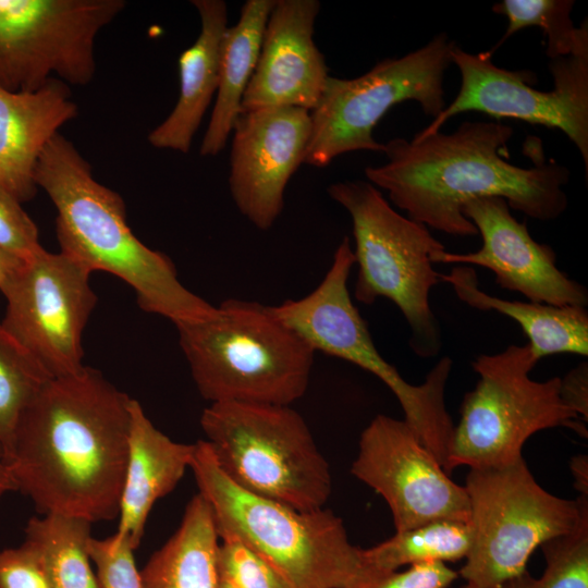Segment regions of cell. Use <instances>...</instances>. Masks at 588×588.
Listing matches in <instances>:
<instances>
[{"instance_id": "6da1fadb", "label": "cell", "mask_w": 588, "mask_h": 588, "mask_svg": "<svg viewBox=\"0 0 588 588\" xmlns=\"http://www.w3.org/2000/svg\"><path fill=\"white\" fill-rule=\"evenodd\" d=\"M131 400L90 367L50 378L23 411L7 456L16 491L41 515L118 517Z\"/></svg>"}, {"instance_id": "7a4b0ae2", "label": "cell", "mask_w": 588, "mask_h": 588, "mask_svg": "<svg viewBox=\"0 0 588 588\" xmlns=\"http://www.w3.org/2000/svg\"><path fill=\"white\" fill-rule=\"evenodd\" d=\"M513 134L501 122L466 121L449 134L396 137L384 144L388 161L367 167L365 175L408 218L451 235L478 234L462 212L476 197H501L530 218L556 219L567 208L568 170L555 161H535L530 168L511 163Z\"/></svg>"}, {"instance_id": "3957f363", "label": "cell", "mask_w": 588, "mask_h": 588, "mask_svg": "<svg viewBox=\"0 0 588 588\" xmlns=\"http://www.w3.org/2000/svg\"><path fill=\"white\" fill-rule=\"evenodd\" d=\"M35 182L56 210L61 253L90 272H110L130 284L139 307L175 326L211 318L217 307L188 291L171 259L143 244L126 221L125 204L97 182L72 142L56 134L42 150Z\"/></svg>"}, {"instance_id": "277c9868", "label": "cell", "mask_w": 588, "mask_h": 588, "mask_svg": "<svg viewBox=\"0 0 588 588\" xmlns=\"http://www.w3.org/2000/svg\"><path fill=\"white\" fill-rule=\"evenodd\" d=\"M189 468L219 538L256 552L294 588H344L360 573V548L351 543L332 511H302L243 489L221 469L205 440L195 442Z\"/></svg>"}, {"instance_id": "5b68a950", "label": "cell", "mask_w": 588, "mask_h": 588, "mask_svg": "<svg viewBox=\"0 0 588 588\" xmlns=\"http://www.w3.org/2000/svg\"><path fill=\"white\" fill-rule=\"evenodd\" d=\"M175 327L196 388L210 403L291 405L307 391L316 352L271 306L230 298L211 318Z\"/></svg>"}, {"instance_id": "8992f818", "label": "cell", "mask_w": 588, "mask_h": 588, "mask_svg": "<svg viewBox=\"0 0 588 588\" xmlns=\"http://www.w3.org/2000/svg\"><path fill=\"white\" fill-rule=\"evenodd\" d=\"M354 265L351 242L344 237L328 272L313 292L271 309L315 352L347 360L381 380L397 399L404 420L444 469L454 432L444 397L453 362L443 357L422 383L407 382L378 352L366 321L352 301L347 281Z\"/></svg>"}, {"instance_id": "52a82bcc", "label": "cell", "mask_w": 588, "mask_h": 588, "mask_svg": "<svg viewBox=\"0 0 588 588\" xmlns=\"http://www.w3.org/2000/svg\"><path fill=\"white\" fill-rule=\"evenodd\" d=\"M200 427L218 465L243 489L302 511L329 500V463L291 405L210 403Z\"/></svg>"}, {"instance_id": "ba28073f", "label": "cell", "mask_w": 588, "mask_h": 588, "mask_svg": "<svg viewBox=\"0 0 588 588\" xmlns=\"http://www.w3.org/2000/svg\"><path fill=\"white\" fill-rule=\"evenodd\" d=\"M327 191L352 218L356 301L370 305L379 297L390 299L411 329L414 353L424 358L438 355L441 330L429 295L441 282L431 255L444 249L443 244L426 225L395 211L368 181L338 182Z\"/></svg>"}, {"instance_id": "9c48e42d", "label": "cell", "mask_w": 588, "mask_h": 588, "mask_svg": "<svg viewBox=\"0 0 588 588\" xmlns=\"http://www.w3.org/2000/svg\"><path fill=\"white\" fill-rule=\"evenodd\" d=\"M537 363L528 343L481 354L471 362L479 378L461 405L444 468L448 474L462 465L514 464L524 458L526 441L540 430L568 427L587 437L577 414L561 399V378L536 381L529 377Z\"/></svg>"}, {"instance_id": "30bf717a", "label": "cell", "mask_w": 588, "mask_h": 588, "mask_svg": "<svg viewBox=\"0 0 588 588\" xmlns=\"http://www.w3.org/2000/svg\"><path fill=\"white\" fill-rule=\"evenodd\" d=\"M464 487L473 543L458 575L473 588H499L526 569L537 548L571 532L588 516V497L567 500L549 493L524 458L470 468Z\"/></svg>"}, {"instance_id": "8fae6325", "label": "cell", "mask_w": 588, "mask_h": 588, "mask_svg": "<svg viewBox=\"0 0 588 588\" xmlns=\"http://www.w3.org/2000/svg\"><path fill=\"white\" fill-rule=\"evenodd\" d=\"M455 41L441 33L425 46L400 58H387L351 79L329 76L310 111V135L304 163L322 168L343 154L383 151L373 130L404 101H416L433 119L445 107L443 81L452 64Z\"/></svg>"}, {"instance_id": "7c38bea8", "label": "cell", "mask_w": 588, "mask_h": 588, "mask_svg": "<svg viewBox=\"0 0 588 588\" xmlns=\"http://www.w3.org/2000/svg\"><path fill=\"white\" fill-rule=\"evenodd\" d=\"M123 0H0V87L34 91L56 77L84 86L95 71V40Z\"/></svg>"}, {"instance_id": "4fadbf2b", "label": "cell", "mask_w": 588, "mask_h": 588, "mask_svg": "<svg viewBox=\"0 0 588 588\" xmlns=\"http://www.w3.org/2000/svg\"><path fill=\"white\" fill-rule=\"evenodd\" d=\"M451 57L461 75L458 94L416 137L439 132L456 114L478 111L561 130L588 172V34L569 56L550 60L554 88L548 91L532 87L531 72L494 65L488 51L475 54L455 45Z\"/></svg>"}, {"instance_id": "5bb4252c", "label": "cell", "mask_w": 588, "mask_h": 588, "mask_svg": "<svg viewBox=\"0 0 588 588\" xmlns=\"http://www.w3.org/2000/svg\"><path fill=\"white\" fill-rule=\"evenodd\" d=\"M90 273L61 252L42 249L1 290L7 299L2 326L52 378L85 367L82 335L97 303Z\"/></svg>"}, {"instance_id": "9a60e30c", "label": "cell", "mask_w": 588, "mask_h": 588, "mask_svg": "<svg viewBox=\"0 0 588 588\" xmlns=\"http://www.w3.org/2000/svg\"><path fill=\"white\" fill-rule=\"evenodd\" d=\"M351 473L387 502L396 531L434 520H470L454 482L405 420L376 416L360 434Z\"/></svg>"}, {"instance_id": "2e32d148", "label": "cell", "mask_w": 588, "mask_h": 588, "mask_svg": "<svg viewBox=\"0 0 588 588\" xmlns=\"http://www.w3.org/2000/svg\"><path fill=\"white\" fill-rule=\"evenodd\" d=\"M232 134V198L248 221L268 230L282 212L290 179L304 163L310 112L297 107L243 111Z\"/></svg>"}, {"instance_id": "e0dca14e", "label": "cell", "mask_w": 588, "mask_h": 588, "mask_svg": "<svg viewBox=\"0 0 588 588\" xmlns=\"http://www.w3.org/2000/svg\"><path fill=\"white\" fill-rule=\"evenodd\" d=\"M462 212L481 235V248L464 254L441 249L431 255L432 264L487 268L494 273L499 286L518 292L531 303L587 305V289L558 268L553 249L530 236L526 224L512 216L505 199L471 198L463 205Z\"/></svg>"}, {"instance_id": "ac0fdd59", "label": "cell", "mask_w": 588, "mask_h": 588, "mask_svg": "<svg viewBox=\"0 0 588 588\" xmlns=\"http://www.w3.org/2000/svg\"><path fill=\"white\" fill-rule=\"evenodd\" d=\"M319 10L317 0H275L242 112L271 107L310 112L317 106L330 76L314 40Z\"/></svg>"}, {"instance_id": "d6986e66", "label": "cell", "mask_w": 588, "mask_h": 588, "mask_svg": "<svg viewBox=\"0 0 588 588\" xmlns=\"http://www.w3.org/2000/svg\"><path fill=\"white\" fill-rule=\"evenodd\" d=\"M77 113L69 85L57 77L34 91L0 87V185L21 203L37 192L35 170L42 150Z\"/></svg>"}, {"instance_id": "ffe728a7", "label": "cell", "mask_w": 588, "mask_h": 588, "mask_svg": "<svg viewBox=\"0 0 588 588\" xmlns=\"http://www.w3.org/2000/svg\"><path fill=\"white\" fill-rule=\"evenodd\" d=\"M127 462L117 534L135 549L154 504L171 492L189 468L195 443H180L158 430L138 401L130 403Z\"/></svg>"}, {"instance_id": "44dd1931", "label": "cell", "mask_w": 588, "mask_h": 588, "mask_svg": "<svg viewBox=\"0 0 588 588\" xmlns=\"http://www.w3.org/2000/svg\"><path fill=\"white\" fill-rule=\"evenodd\" d=\"M201 28L195 42L179 58L180 93L167 119L148 135L159 149L187 154L204 114L219 84L220 48L228 28V10L222 0H193Z\"/></svg>"}, {"instance_id": "7402d4cb", "label": "cell", "mask_w": 588, "mask_h": 588, "mask_svg": "<svg viewBox=\"0 0 588 588\" xmlns=\"http://www.w3.org/2000/svg\"><path fill=\"white\" fill-rule=\"evenodd\" d=\"M441 281L453 287L456 296L478 310H494L515 320L528 338L534 357L554 354H588V313L585 307L551 306L531 302L509 301L489 295L478 286L471 266L458 265Z\"/></svg>"}, {"instance_id": "603a6c76", "label": "cell", "mask_w": 588, "mask_h": 588, "mask_svg": "<svg viewBox=\"0 0 588 588\" xmlns=\"http://www.w3.org/2000/svg\"><path fill=\"white\" fill-rule=\"evenodd\" d=\"M275 0H247L235 25L225 29L220 48L217 98L200 145V155L217 156L242 112V100L254 74L267 20Z\"/></svg>"}, {"instance_id": "cb8c5ba5", "label": "cell", "mask_w": 588, "mask_h": 588, "mask_svg": "<svg viewBox=\"0 0 588 588\" xmlns=\"http://www.w3.org/2000/svg\"><path fill=\"white\" fill-rule=\"evenodd\" d=\"M219 539L211 509L197 493L179 528L139 571L142 588H218Z\"/></svg>"}, {"instance_id": "d4e9b609", "label": "cell", "mask_w": 588, "mask_h": 588, "mask_svg": "<svg viewBox=\"0 0 588 588\" xmlns=\"http://www.w3.org/2000/svg\"><path fill=\"white\" fill-rule=\"evenodd\" d=\"M90 526L84 518L60 514L27 522L24 542L36 552L50 588H99L87 549Z\"/></svg>"}, {"instance_id": "484cf974", "label": "cell", "mask_w": 588, "mask_h": 588, "mask_svg": "<svg viewBox=\"0 0 588 588\" xmlns=\"http://www.w3.org/2000/svg\"><path fill=\"white\" fill-rule=\"evenodd\" d=\"M473 543L469 522L434 520L404 531L368 549H359L362 566L389 572L402 566L466 559Z\"/></svg>"}, {"instance_id": "4316f807", "label": "cell", "mask_w": 588, "mask_h": 588, "mask_svg": "<svg viewBox=\"0 0 588 588\" xmlns=\"http://www.w3.org/2000/svg\"><path fill=\"white\" fill-rule=\"evenodd\" d=\"M573 0H503L494 3L492 11L506 17L507 27L500 41L488 53H492L512 35L520 29L537 26L543 30L550 60L567 57L588 34L587 20L575 27L571 20Z\"/></svg>"}, {"instance_id": "83f0119b", "label": "cell", "mask_w": 588, "mask_h": 588, "mask_svg": "<svg viewBox=\"0 0 588 588\" xmlns=\"http://www.w3.org/2000/svg\"><path fill=\"white\" fill-rule=\"evenodd\" d=\"M50 378L0 320V441L7 456L23 411Z\"/></svg>"}, {"instance_id": "f1b7e54d", "label": "cell", "mask_w": 588, "mask_h": 588, "mask_svg": "<svg viewBox=\"0 0 588 588\" xmlns=\"http://www.w3.org/2000/svg\"><path fill=\"white\" fill-rule=\"evenodd\" d=\"M546 568L540 577L527 569L499 588H588V516L568 534L540 546Z\"/></svg>"}, {"instance_id": "f546056e", "label": "cell", "mask_w": 588, "mask_h": 588, "mask_svg": "<svg viewBox=\"0 0 588 588\" xmlns=\"http://www.w3.org/2000/svg\"><path fill=\"white\" fill-rule=\"evenodd\" d=\"M220 577L234 588H294L269 562L234 539L219 544Z\"/></svg>"}, {"instance_id": "4dcf8cb0", "label": "cell", "mask_w": 588, "mask_h": 588, "mask_svg": "<svg viewBox=\"0 0 588 588\" xmlns=\"http://www.w3.org/2000/svg\"><path fill=\"white\" fill-rule=\"evenodd\" d=\"M87 549L99 588H142L134 558L136 549L127 537L117 532L105 539L90 537Z\"/></svg>"}, {"instance_id": "1f68e13d", "label": "cell", "mask_w": 588, "mask_h": 588, "mask_svg": "<svg viewBox=\"0 0 588 588\" xmlns=\"http://www.w3.org/2000/svg\"><path fill=\"white\" fill-rule=\"evenodd\" d=\"M458 573L442 562L408 566L404 571H370L360 573L344 588H449Z\"/></svg>"}, {"instance_id": "d6a6232c", "label": "cell", "mask_w": 588, "mask_h": 588, "mask_svg": "<svg viewBox=\"0 0 588 588\" xmlns=\"http://www.w3.org/2000/svg\"><path fill=\"white\" fill-rule=\"evenodd\" d=\"M22 203L0 185V248L26 261L45 249Z\"/></svg>"}, {"instance_id": "836d02e7", "label": "cell", "mask_w": 588, "mask_h": 588, "mask_svg": "<svg viewBox=\"0 0 588 588\" xmlns=\"http://www.w3.org/2000/svg\"><path fill=\"white\" fill-rule=\"evenodd\" d=\"M0 588H50L36 552L27 543L0 549Z\"/></svg>"}, {"instance_id": "e575fe53", "label": "cell", "mask_w": 588, "mask_h": 588, "mask_svg": "<svg viewBox=\"0 0 588 588\" xmlns=\"http://www.w3.org/2000/svg\"><path fill=\"white\" fill-rule=\"evenodd\" d=\"M560 395L564 404L585 421L588 417V368L581 363L561 378Z\"/></svg>"}, {"instance_id": "d590c367", "label": "cell", "mask_w": 588, "mask_h": 588, "mask_svg": "<svg viewBox=\"0 0 588 588\" xmlns=\"http://www.w3.org/2000/svg\"><path fill=\"white\" fill-rule=\"evenodd\" d=\"M574 488L580 495L588 497V460L586 455H577L571 462Z\"/></svg>"}, {"instance_id": "8d00e7d4", "label": "cell", "mask_w": 588, "mask_h": 588, "mask_svg": "<svg viewBox=\"0 0 588 588\" xmlns=\"http://www.w3.org/2000/svg\"><path fill=\"white\" fill-rule=\"evenodd\" d=\"M24 260L0 248V291L10 282Z\"/></svg>"}, {"instance_id": "74e56055", "label": "cell", "mask_w": 588, "mask_h": 588, "mask_svg": "<svg viewBox=\"0 0 588 588\" xmlns=\"http://www.w3.org/2000/svg\"><path fill=\"white\" fill-rule=\"evenodd\" d=\"M11 491H16V489L10 473L4 446L0 441V500Z\"/></svg>"}, {"instance_id": "f35d334b", "label": "cell", "mask_w": 588, "mask_h": 588, "mask_svg": "<svg viewBox=\"0 0 588 588\" xmlns=\"http://www.w3.org/2000/svg\"><path fill=\"white\" fill-rule=\"evenodd\" d=\"M218 588H234V587L230 583H228L226 580L220 577V583H219Z\"/></svg>"}, {"instance_id": "ab89813d", "label": "cell", "mask_w": 588, "mask_h": 588, "mask_svg": "<svg viewBox=\"0 0 588 588\" xmlns=\"http://www.w3.org/2000/svg\"><path fill=\"white\" fill-rule=\"evenodd\" d=\"M464 588H473V587H470L469 585H465Z\"/></svg>"}]
</instances>
